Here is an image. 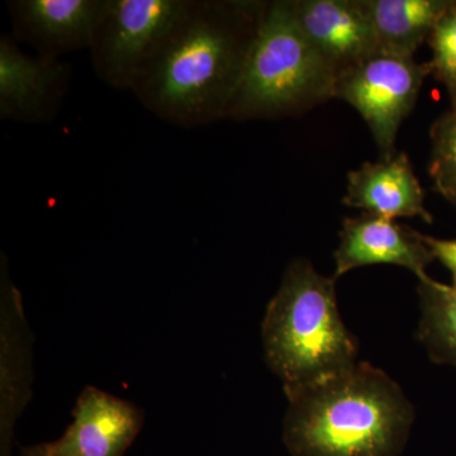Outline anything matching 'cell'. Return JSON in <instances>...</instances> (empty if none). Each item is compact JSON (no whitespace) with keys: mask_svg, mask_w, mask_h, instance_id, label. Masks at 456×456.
I'll use <instances>...</instances> for the list:
<instances>
[{"mask_svg":"<svg viewBox=\"0 0 456 456\" xmlns=\"http://www.w3.org/2000/svg\"><path fill=\"white\" fill-rule=\"evenodd\" d=\"M266 364L284 392L320 382L358 364V342L345 326L336 279L320 274L310 260L296 259L261 325Z\"/></svg>","mask_w":456,"mask_h":456,"instance_id":"3","label":"cell"},{"mask_svg":"<svg viewBox=\"0 0 456 456\" xmlns=\"http://www.w3.org/2000/svg\"><path fill=\"white\" fill-rule=\"evenodd\" d=\"M33 338L22 296L9 277L2 256L0 270V456H11L14 428L32 397Z\"/></svg>","mask_w":456,"mask_h":456,"instance_id":"9","label":"cell"},{"mask_svg":"<svg viewBox=\"0 0 456 456\" xmlns=\"http://www.w3.org/2000/svg\"><path fill=\"white\" fill-rule=\"evenodd\" d=\"M428 44L432 53L428 62L431 75L443 84L452 108H456V0L437 20Z\"/></svg>","mask_w":456,"mask_h":456,"instance_id":"17","label":"cell"},{"mask_svg":"<svg viewBox=\"0 0 456 456\" xmlns=\"http://www.w3.org/2000/svg\"><path fill=\"white\" fill-rule=\"evenodd\" d=\"M425 198L410 159L397 152L351 170L342 204L387 220L419 217L432 224L434 217L426 209Z\"/></svg>","mask_w":456,"mask_h":456,"instance_id":"13","label":"cell"},{"mask_svg":"<svg viewBox=\"0 0 456 456\" xmlns=\"http://www.w3.org/2000/svg\"><path fill=\"white\" fill-rule=\"evenodd\" d=\"M335 83L297 25L289 0L268 2L227 119L298 116L334 99Z\"/></svg>","mask_w":456,"mask_h":456,"instance_id":"4","label":"cell"},{"mask_svg":"<svg viewBox=\"0 0 456 456\" xmlns=\"http://www.w3.org/2000/svg\"><path fill=\"white\" fill-rule=\"evenodd\" d=\"M289 4L299 29L336 79L379 53L359 0H289Z\"/></svg>","mask_w":456,"mask_h":456,"instance_id":"11","label":"cell"},{"mask_svg":"<svg viewBox=\"0 0 456 456\" xmlns=\"http://www.w3.org/2000/svg\"><path fill=\"white\" fill-rule=\"evenodd\" d=\"M428 175L432 187L456 207V108L440 116L430 130Z\"/></svg>","mask_w":456,"mask_h":456,"instance_id":"16","label":"cell"},{"mask_svg":"<svg viewBox=\"0 0 456 456\" xmlns=\"http://www.w3.org/2000/svg\"><path fill=\"white\" fill-rule=\"evenodd\" d=\"M379 53L413 57L452 0H359Z\"/></svg>","mask_w":456,"mask_h":456,"instance_id":"14","label":"cell"},{"mask_svg":"<svg viewBox=\"0 0 456 456\" xmlns=\"http://www.w3.org/2000/svg\"><path fill=\"white\" fill-rule=\"evenodd\" d=\"M430 75L428 62L377 53L338 75L334 98L358 110L377 143L379 159H389L397 154L399 128Z\"/></svg>","mask_w":456,"mask_h":456,"instance_id":"5","label":"cell"},{"mask_svg":"<svg viewBox=\"0 0 456 456\" xmlns=\"http://www.w3.org/2000/svg\"><path fill=\"white\" fill-rule=\"evenodd\" d=\"M334 257L335 279L362 266L388 264L403 266L419 281L428 277L426 269L435 260L422 233L368 213L345 218Z\"/></svg>","mask_w":456,"mask_h":456,"instance_id":"12","label":"cell"},{"mask_svg":"<svg viewBox=\"0 0 456 456\" xmlns=\"http://www.w3.org/2000/svg\"><path fill=\"white\" fill-rule=\"evenodd\" d=\"M419 340L435 362L456 367V287L430 277L419 281Z\"/></svg>","mask_w":456,"mask_h":456,"instance_id":"15","label":"cell"},{"mask_svg":"<svg viewBox=\"0 0 456 456\" xmlns=\"http://www.w3.org/2000/svg\"><path fill=\"white\" fill-rule=\"evenodd\" d=\"M112 0H12L8 2L13 38L37 55L60 59L62 53L90 49Z\"/></svg>","mask_w":456,"mask_h":456,"instance_id":"10","label":"cell"},{"mask_svg":"<svg viewBox=\"0 0 456 456\" xmlns=\"http://www.w3.org/2000/svg\"><path fill=\"white\" fill-rule=\"evenodd\" d=\"M268 2L188 0L132 92L164 121L191 128L227 118Z\"/></svg>","mask_w":456,"mask_h":456,"instance_id":"1","label":"cell"},{"mask_svg":"<svg viewBox=\"0 0 456 456\" xmlns=\"http://www.w3.org/2000/svg\"><path fill=\"white\" fill-rule=\"evenodd\" d=\"M424 241L430 248L435 260H439L449 270L452 284L456 287V239L443 240L424 235Z\"/></svg>","mask_w":456,"mask_h":456,"instance_id":"18","label":"cell"},{"mask_svg":"<svg viewBox=\"0 0 456 456\" xmlns=\"http://www.w3.org/2000/svg\"><path fill=\"white\" fill-rule=\"evenodd\" d=\"M284 393L292 456H397L415 419L398 384L367 362Z\"/></svg>","mask_w":456,"mask_h":456,"instance_id":"2","label":"cell"},{"mask_svg":"<svg viewBox=\"0 0 456 456\" xmlns=\"http://www.w3.org/2000/svg\"><path fill=\"white\" fill-rule=\"evenodd\" d=\"M70 66L60 59L29 56L13 36L0 37V118L20 123L53 121L70 84Z\"/></svg>","mask_w":456,"mask_h":456,"instance_id":"8","label":"cell"},{"mask_svg":"<svg viewBox=\"0 0 456 456\" xmlns=\"http://www.w3.org/2000/svg\"><path fill=\"white\" fill-rule=\"evenodd\" d=\"M60 439L20 449V456H123L139 436L145 412L131 402L88 386Z\"/></svg>","mask_w":456,"mask_h":456,"instance_id":"7","label":"cell"},{"mask_svg":"<svg viewBox=\"0 0 456 456\" xmlns=\"http://www.w3.org/2000/svg\"><path fill=\"white\" fill-rule=\"evenodd\" d=\"M187 4L188 0H112L89 49L99 79L132 90Z\"/></svg>","mask_w":456,"mask_h":456,"instance_id":"6","label":"cell"}]
</instances>
